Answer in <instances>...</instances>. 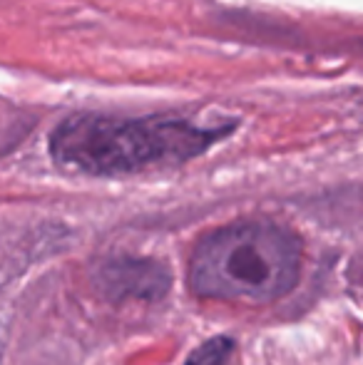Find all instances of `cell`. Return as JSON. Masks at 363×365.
I'll use <instances>...</instances> for the list:
<instances>
[{"label":"cell","instance_id":"1","mask_svg":"<svg viewBox=\"0 0 363 365\" xmlns=\"http://www.w3.org/2000/svg\"><path fill=\"white\" fill-rule=\"evenodd\" d=\"M222 132L177 117L115 120L80 115L60 125L50 149L55 162L85 174H132L172 167L202 154Z\"/></svg>","mask_w":363,"mask_h":365},{"label":"cell","instance_id":"2","mask_svg":"<svg viewBox=\"0 0 363 365\" xmlns=\"http://www.w3.org/2000/svg\"><path fill=\"white\" fill-rule=\"evenodd\" d=\"M301 244L272 221H242L207 234L189 261V284L199 296L272 303L299 281Z\"/></svg>","mask_w":363,"mask_h":365},{"label":"cell","instance_id":"3","mask_svg":"<svg viewBox=\"0 0 363 365\" xmlns=\"http://www.w3.org/2000/svg\"><path fill=\"white\" fill-rule=\"evenodd\" d=\"M97 284L102 293L112 301H127V298H155L165 296L170 289V274L162 264L147 259H115L107 261L97 271Z\"/></svg>","mask_w":363,"mask_h":365},{"label":"cell","instance_id":"4","mask_svg":"<svg viewBox=\"0 0 363 365\" xmlns=\"http://www.w3.org/2000/svg\"><path fill=\"white\" fill-rule=\"evenodd\" d=\"M232 353H234L232 338H227V336L209 338L207 343H202V346L187 358V365H229Z\"/></svg>","mask_w":363,"mask_h":365}]
</instances>
